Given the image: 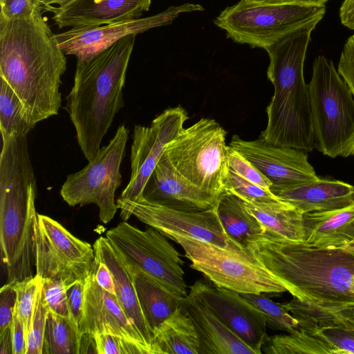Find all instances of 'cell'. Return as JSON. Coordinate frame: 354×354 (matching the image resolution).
Masks as SVG:
<instances>
[{"label": "cell", "instance_id": "cell-1", "mask_svg": "<svg viewBox=\"0 0 354 354\" xmlns=\"http://www.w3.org/2000/svg\"><path fill=\"white\" fill-rule=\"evenodd\" d=\"M0 17V77L21 101L35 124L58 113L62 104L61 77L66 69L65 53L42 16Z\"/></svg>", "mask_w": 354, "mask_h": 354}, {"label": "cell", "instance_id": "cell-2", "mask_svg": "<svg viewBox=\"0 0 354 354\" xmlns=\"http://www.w3.org/2000/svg\"><path fill=\"white\" fill-rule=\"evenodd\" d=\"M247 249L295 298L315 304L354 306V256L263 233Z\"/></svg>", "mask_w": 354, "mask_h": 354}, {"label": "cell", "instance_id": "cell-3", "mask_svg": "<svg viewBox=\"0 0 354 354\" xmlns=\"http://www.w3.org/2000/svg\"><path fill=\"white\" fill-rule=\"evenodd\" d=\"M0 156V245L6 283L36 274V178L28 136H2Z\"/></svg>", "mask_w": 354, "mask_h": 354}, {"label": "cell", "instance_id": "cell-4", "mask_svg": "<svg viewBox=\"0 0 354 354\" xmlns=\"http://www.w3.org/2000/svg\"><path fill=\"white\" fill-rule=\"evenodd\" d=\"M135 38L126 36L90 59H77L65 109L88 162L96 156L103 137L124 106L123 88Z\"/></svg>", "mask_w": 354, "mask_h": 354}, {"label": "cell", "instance_id": "cell-5", "mask_svg": "<svg viewBox=\"0 0 354 354\" xmlns=\"http://www.w3.org/2000/svg\"><path fill=\"white\" fill-rule=\"evenodd\" d=\"M313 21L284 36L268 46L267 76L274 95L266 108L267 126L259 138L276 146L301 149L315 148L308 84L304 64Z\"/></svg>", "mask_w": 354, "mask_h": 354}, {"label": "cell", "instance_id": "cell-6", "mask_svg": "<svg viewBox=\"0 0 354 354\" xmlns=\"http://www.w3.org/2000/svg\"><path fill=\"white\" fill-rule=\"evenodd\" d=\"M308 88L315 147L330 158L354 156V97L333 62L319 55Z\"/></svg>", "mask_w": 354, "mask_h": 354}, {"label": "cell", "instance_id": "cell-7", "mask_svg": "<svg viewBox=\"0 0 354 354\" xmlns=\"http://www.w3.org/2000/svg\"><path fill=\"white\" fill-rule=\"evenodd\" d=\"M183 249L190 266L216 286L240 294H278L287 291L254 256L229 239L227 249L194 239L173 236Z\"/></svg>", "mask_w": 354, "mask_h": 354}, {"label": "cell", "instance_id": "cell-8", "mask_svg": "<svg viewBox=\"0 0 354 354\" xmlns=\"http://www.w3.org/2000/svg\"><path fill=\"white\" fill-rule=\"evenodd\" d=\"M226 135L215 120L203 118L183 128L165 151L183 178L219 199L226 194Z\"/></svg>", "mask_w": 354, "mask_h": 354}, {"label": "cell", "instance_id": "cell-9", "mask_svg": "<svg viewBox=\"0 0 354 354\" xmlns=\"http://www.w3.org/2000/svg\"><path fill=\"white\" fill-rule=\"evenodd\" d=\"M325 12V6L261 4L241 0L222 11L214 23L234 41L266 49L309 23L320 21Z\"/></svg>", "mask_w": 354, "mask_h": 354}, {"label": "cell", "instance_id": "cell-10", "mask_svg": "<svg viewBox=\"0 0 354 354\" xmlns=\"http://www.w3.org/2000/svg\"><path fill=\"white\" fill-rule=\"evenodd\" d=\"M105 236L129 268L140 269L181 298L187 295L184 262L165 235L152 227L142 230L123 221Z\"/></svg>", "mask_w": 354, "mask_h": 354}, {"label": "cell", "instance_id": "cell-11", "mask_svg": "<svg viewBox=\"0 0 354 354\" xmlns=\"http://www.w3.org/2000/svg\"><path fill=\"white\" fill-rule=\"evenodd\" d=\"M129 130L120 124L109 144L80 171L68 175L60 194L71 207L93 203L103 223H109L118 209L115 194L122 179L120 165L125 155Z\"/></svg>", "mask_w": 354, "mask_h": 354}, {"label": "cell", "instance_id": "cell-12", "mask_svg": "<svg viewBox=\"0 0 354 354\" xmlns=\"http://www.w3.org/2000/svg\"><path fill=\"white\" fill-rule=\"evenodd\" d=\"M95 254L91 244L73 236L50 217L37 214L36 274L62 280L71 288L93 272Z\"/></svg>", "mask_w": 354, "mask_h": 354}, {"label": "cell", "instance_id": "cell-13", "mask_svg": "<svg viewBox=\"0 0 354 354\" xmlns=\"http://www.w3.org/2000/svg\"><path fill=\"white\" fill-rule=\"evenodd\" d=\"M116 203L123 221L133 215L169 239H194L222 248H229V238L218 217L217 205L201 212H185L153 204L143 198H118Z\"/></svg>", "mask_w": 354, "mask_h": 354}, {"label": "cell", "instance_id": "cell-14", "mask_svg": "<svg viewBox=\"0 0 354 354\" xmlns=\"http://www.w3.org/2000/svg\"><path fill=\"white\" fill-rule=\"evenodd\" d=\"M187 112L178 105L166 109L149 127L136 124L131 148L130 180L118 198L137 201L167 146L184 128Z\"/></svg>", "mask_w": 354, "mask_h": 354}, {"label": "cell", "instance_id": "cell-15", "mask_svg": "<svg viewBox=\"0 0 354 354\" xmlns=\"http://www.w3.org/2000/svg\"><path fill=\"white\" fill-rule=\"evenodd\" d=\"M203 10L200 5L187 3L171 7L162 12L145 18L98 26L72 27L67 31L55 34V37L66 55H75L78 60H88L126 36L136 35L151 28L168 24L180 12Z\"/></svg>", "mask_w": 354, "mask_h": 354}, {"label": "cell", "instance_id": "cell-16", "mask_svg": "<svg viewBox=\"0 0 354 354\" xmlns=\"http://www.w3.org/2000/svg\"><path fill=\"white\" fill-rule=\"evenodd\" d=\"M203 301L206 306L257 354L268 337L266 318L256 306L240 293L213 287L201 280L189 287L188 292Z\"/></svg>", "mask_w": 354, "mask_h": 354}, {"label": "cell", "instance_id": "cell-17", "mask_svg": "<svg viewBox=\"0 0 354 354\" xmlns=\"http://www.w3.org/2000/svg\"><path fill=\"white\" fill-rule=\"evenodd\" d=\"M229 146L255 166L272 183L270 187H292L319 178L306 151L276 146L260 138L244 140L237 135Z\"/></svg>", "mask_w": 354, "mask_h": 354}, {"label": "cell", "instance_id": "cell-18", "mask_svg": "<svg viewBox=\"0 0 354 354\" xmlns=\"http://www.w3.org/2000/svg\"><path fill=\"white\" fill-rule=\"evenodd\" d=\"M84 285L82 315L80 324L81 335H113L137 346L142 354H151L122 309L116 296L105 291L97 283L93 270L84 280Z\"/></svg>", "mask_w": 354, "mask_h": 354}, {"label": "cell", "instance_id": "cell-19", "mask_svg": "<svg viewBox=\"0 0 354 354\" xmlns=\"http://www.w3.org/2000/svg\"><path fill=\"white\" fill-rule=\"evenodd\" d=\"M145 201L185 212H201L217 205L219 198L183 178L165 152L160 158L142 192Z\"/></svg>", "mask_w": 354, "mask_h": 354}, {"label": "cell", "instance_id": "cell-20", "mask_svg": "<svg viewBox=\"0 0 354 354\" xmlns=\"http://www.w3.org/2000/svg\"><path fill=\"white\" fill-rule=\"evenodd\" d=\"M151 0H73L44 10L53 13L55 24L64 27L98 26L140 18L149 10Z\"/></svg>", "mask_w": 354, "mask_h": 354}, {"label": "cell", "instance_id": "cell-21", "mask_svg": "<svg viewBox=\"0 0 354 354\" xmlns=\"http://www.w3.org/2000/svg\"><path fill=\"white\" fill-rule=\"evenodd\" d=\"M180 308L194 324L200 354H257L198 297L188 293Z\"/></svg>", "mask_w": 354, "mask_h": 354}, {"label": "cell", "instance_id": "cell-22", "mask_svg": "<svg viewBox=\"0 0 354 354\" xmlns=\"http://www.w3.org/2000/svg\"><path fill=\"white\" fill-rule=\"evenodd\" d=\"M93 247L96 259L104 262L112 274L115 296L122 309L142 337L151 354H154L153 335L142 313L132 274L125 262L106 236H100Z\"/></svg>", "mask_w": 354, "mask_h": 354}, {"label": "cell", "instance_id": "cell-23", "mask_svg": "<svg viewBox=\"0 0 354 354\" xmlns=\"http://www.w3.org/2000/svg\"><path fill=\"white\" fill-rule=\"evenodd\" d=\"M281 201L301 213L331 210L354 202V186L341 180L318 178L317 180L288 187H270Z\"/></svg>", "mask_w": 354, "mask_h": 354}, {"label": "cell", "instance_id": "cell-24", "mask_svg": "<svg viewBox=\"0 0 354 354\" xmlns=\"http://www.w3.org/2000/svg\"><path fill=\"white\" fill-rule=\"evenodd\" d=\"M303 222L306 245L343 250L354 240V202L339 209L305 213Z\"/></svg>", "mask_w": 354, "mask_h": 354}, {"label": "cell", "instance_id": "cell-25", "mask_svg": "<svg viewBox=\"0 0 354 354\" xmlns=\"http://www.w3.org/2000/svg\"><path fill=\"white\" fill-rule=\"evenodd\" d=\"M128 268L133 277L142 313L153 335L162 323L180 308L182 298L140 269Z\"/></svg>", "mask_w": 354, "mask_h": 354}, {"label": "cell", "instance_id": "cell-26", "mask_svg": "<svg viewBox=\"0 0 354 354\" xmlns=\"http://www.w3.org/2000/svg\"><path fill=\"white\" fill-rule=\"evenodd\" d=\"M245 208L261 223L264 233L281 239L304 241L303 213L283 201L270 203H248Z\"/></svg>", "mask_w": 354, "mask_h": 354}, {"label": "cell", "instance_id": "cell-27", "mask_svg": "<svg viewBox=\"0 0 354 354\" xmlns=\"http://www.w3.org/2000/svg\"><path fill=\"white\" fill-rule=\"evenodd\" d=\"M154 354H200V342L192 320L178 308L153 333Z\"/></svg>", "mask_w": 354, "mask_h": 354}, {"label": "cell", "instance_id": "cell-28", "mask_svg": "<svg viewBox=\"0 0 354 354\" xmlns=\"http://www.w3.org/2000/svg\"><path fill=\"white\" fill-rule=\"evenodd\" d=\"M217 212L228 238L243 248H247L250 240L264 233L259 220L245 208L243 201L233 194H225L221 198Z\"/></svg>", "mask_w": 354, "mask_h": 354}, {"label": "cell", "instance_id": "cell-29", "mask_svg": "<svg viewBox=\"0 0 354 354\" xmlns=\"http://www.w3.org/2000/svg\"><path fill=\"white\" fill-rule=\"evenodd\" d=\"M82 335L68 315L48 313L42 354H80Z\"/></svg>", "mask_w": 354, "mask_h": 354}, {"label": "cell", "instance_id": "cell-30", "mask_svg": "<svg viewBox=\"0 0 354 354\" xmlns=\"http://www.w3.org/2000/svg\"><path fill=\"white\" fill-rule=\"evenodd\" d=\"M261 350L266 354H332L326 342L301 328L268 337Z\"/></svg>", "mask_w": 354, "mask_h": 354}, {"label": "cell", "instance_id": "cell-31", "mask_svg": "<svg viewBox=\"0 0 354 354\" xmlns=\"http://www.w3.org/2000/svg\"><path fill=\"white\" fill-rule=\"evenodd\" d=\"M0 79L1 136H28L35 124L29 120L21 101L12 88L3 78Z\"/></svg>", "mask_w": 354, "mask_h": 354}, {"label": "cell", "instance_id": "cell-32", "mask_svg": "<svg viewBox=\"0 0 354 354\" xmlns=\"http://www.w3.org/2000/svg\"><path fill=\"white\" fill-rule=\"evenodd\" d=\"M265 294H241L259 309L266 316L267 326L272 330L287 333L299 328L297 320L283 307L264 295Z\"/></svg>", "mask_w": 354, "mask_h": 354}, {"label": "cell", "instance_id": "cell-33", "mask_svg": "<svg viewBox=\"0 0 354 354\" xmlns=\"http://www.w3.org/2000/svg\"><path fill=\"white\" fill-rule=\"evenodd\" d=\"M41 278L34 277L16 282L12 285L17 295L15 313L24 324L26 338L30 332Z\"/></svg>", "mask_w": 354, "mask_h": 354}, {"label": "cell", "instance_id": "cell-34", "mask_svg": "<svg viewBox=\"0 0 354 354\" xmlns=\"http://www.w3.org/2000/svg\"><path fill=\"white\" fill-rule=\"evenodd\" d=\"M225 189L226 194H233L248 203H270L281 201L270 189L245 179L229 167Z\"/></svg>", "mask_w": 354, "mask_h": 354}, {"label": "cell", "instance_id": "cell-35", "mask_svg": "<svg viewBox=\"0 0 354 354\" xmlns=\"http://www.w3.org/2000/svg\"><path fill=\"white\" fill-rule=\"evenodd\" d=\"M326 342L332 354H354V314L344 323L313 333Z\"/></svg>", "mask_w": 354, "mask_h": 354}, {"label": "cell", "instance_id": "cell-36", "mask_svg": "<svg viewBox=\"0 0 354 354\" xmlns=\"http://www.w3.org/2000/svg\"><path fill=\"white\" fill-rule=\"evenodd\" d=\"M69 289L62 280L55 279L41 280V299L49 312L62 316L68 315V290Z\"/></svg>", "mask_w": 354, "mask_h": 354}, {"label": "cell", "instance_id": "cell-37", "mask_svg": "<svg viewBox=\"0 0 354 354\" xmlns=\"http://www.w3.org/2000/svg\"><path fill=\"white\" fill-rule=\"evenodd\" d=\"M48 313L41 299V285L30 330L26 338V354H42L44 335Z\"/></svg>", "mask_w": 354, "mask_h": 354}, {"label": "cell", "instance_id": "cell-38", "mask_svg": "<svg viewBox=\"0 0 354 354\" xmlns=\"http://www.w3.org/2000/svg\"><path fill=\"white\" fill-rule=\"evenodd\" d=\"M226 158L228 167L245 179L270 189L272 183L248 160L229 145Z\"/></svg>", "mask_w": 354, "mask_h": 354}, {"label": "cell", "instance_id": "cell-39", "mask_svg": "<svg viewBox=\"0 0 354 354\" xmlns=\"http://www.w3.org/2000/svg\"><path fill=\"white\" fill-rule=\"evenodd\" d=\"M97 354H142L141 351L127 340L111 334L93 335Z\"/></svg>", "mask_w": 354, "mask_h": 354}, {"label": "cell", "instance_id": "cell-40", "mask_svg": "<svg viewBox=\"0 0 354 354\" xmlns=\"http://www.w3.org/2000/svg\"><path fill=\"white\" fill-rule=\"evenodd\" d=\"M0 17L7 20L29 19L42 7L40 0H0Z\"/></svg>", "mask_w": 354, "mask_h": 354}, {"label": "cell", "instance_id": "cell-41", "mask_svg": "<svg viewBox=\"0 0 354 354\" xmlns=\"http://www.w3.org/2000/svg\"><path fill=\"white\" fill-rule=\"evenodd\" d=\"M17 295L10 283H5L0 290V334L11 326Z\"/></svg>", "mask_w": 354, "mask_h": 354}, {"label": "cell", "instance_id": "cell-42", "mask_svg": "<svg viewBox=\"0 0 354 354\" xmlns=\"http://www.w3.org/2000/svg\"><path fill=\"white\" fill-rule=\"evenodd\" d=\"M337 71L354 97V34L346 40L339 58Z\"/></svg>", "mask_w": 354, "mask_h": 354}, {"label": "cell", "instance_id": "cell-43", "mask_svg": "<svg viewBox=\"0 0 354 354\" xmlns=\"http://www.w3.org/2000/svg\"><path fill=\"white\" fill-rule=\"evenodd\" d=\"M84 281H78L68 290V312L72 322L80 329L84 302Z\"/></svg>", "mask_w": 354, "mask_h": 354}, {"label": "cell", "instance_id": "cell-44", "mask_svg": "<svg viewBox=\"0 0 354 354\" xmlns=\"http://www.w3.org/2000/svg\"><path fill=\"white\" fill-rule=\"evenodd\" d=\"M93 272L99 286L107 292L115 295L114 281L109 267L96 259Z\"/></svg>", "mask_w": 354, "mask_h": 354}, {"label": "cell", "instance_id": "cell-45", "mask_svg": "<svg viewBox=\"0 0 354 354\" xmlns=\"http://www.w3.org/2000/svg\"><path fill=\"white\" fill-rule=\"evenodd\" d=\"M11 331L13 344V354H26V336L24 326L17 315L14 312Z\"/></svg>", "mask_w": 354, "mask_h": 354}, {"label": "cell", "instance_id": "cell-46", "mask_svg": "<svg viewBox=\"0 0 354 354\" xmlns=\"http://www.w3.org/2000/svg\"><path fill=\"white\" fill-rule=\"evenodd\" d=\"M339 15L342 24L354 30V0H344Z\"/></svg>", "mask_w": 354, "mask_h": 354}, {"label": "cell", "instance_id": "cell-47", "mask_svg": "<svg viewBox=\"0 0 354 354\" xmlns=\"http://www.w3.org/2000/svg\"><path fill=\"white\" fill-rule=\"evenodd\" d=\"M97 353V345L93 335L83 333L81 337L80 354Z\"/></svg>", "mask_w": 354, "mask_h": 354}, {"label": "cell", "instance_id": "cell-48", "mask_svg": "<svg viewBox=\"0 0 354 354\" xmlns=\"http://www.w3.org/2000/svg\"><path fill=\"white\" fill-rule=\"evenodd\" d=\"M0 354H13L11 326L0 334Z\"/></svg>", "mask_w": 354, "mask_h": 354}, {"label": "cell", "instance_id": "cell-49", "mask_svg": "<svg viewBox=\"0 0 354 354\" xmlns=\"http://www.w3.org/2000/svg\"><path fill=\"white\" fill-rule=\"evenodd\" d=\"M250 2L261 4H289L297 3L298 0H246Z\"/></svg>", "mask_w": 354, "mask_h": 354}, {"label": "cell", "instance_id": "cell-50", "mask_svg": "<svg viewBox=\"0 0 354 354\" xmlns=\"http://www.w3.org/2000/svg\"><path fill=\"white\" fill-rule=\"evenodd\" d=\"M73 0H40L43 10L45 7L51 6L52 4H57L59 6L66 5Z\"/></svg>", "mask_w": 354, "mask_h": 354}, {"label": "cell", "instance_id": "cell-51", "mask_svg": "<svg viewBox=\"0 0 354 354\" xmlns=\"http://www.w3.org/2000/svg\"><path fill=\"white\" fill-rule=\"evenodd\" d=\"M350 253L354 256V250H351Z\"/></svg>", "mask_w": 354, "mask_h": 354}]
</instances>
